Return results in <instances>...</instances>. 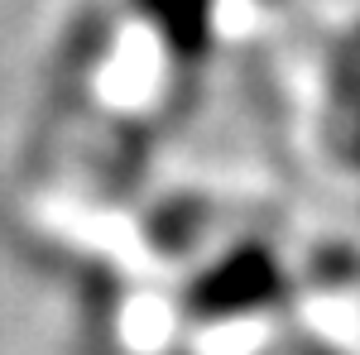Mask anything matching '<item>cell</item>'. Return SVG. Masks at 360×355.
Instances as JSON below:
<instances>
[{
  "instance_id": "obj_1",
  "label": "cell",
  "mask_w": 360,
  "mask_h": 355,
  "mask_svg": "<svg viewBox=\"0 0 360 355\" xmlns=\"http://www.w3.org/2000/svg\"><path fill=\"white\" fill-rule=\"evenodd\" d=\"M283 293V273L278 259L264 245H240L221 254L212 269L193 283V312L212 317V322H231V317H255L259 307Z\"/></svg>"
},
{
  "instance_id": "obj_2",
  "label": "cell",
  "mask_w": 360,
  "mask_h": 355,
  "mask_svg": "<svg viewBox=\"0 0 360 355\" xmlns=\"http://www.w3.org/2000/svg\"><path fill=\"white\" fill-rule=\"evenodd\" d=\"M139 10L178 53H202L212 39V0H139Z\"/></svg>"
}]
</instances>
